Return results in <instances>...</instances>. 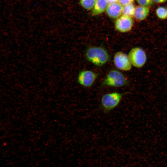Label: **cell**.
I'll use <instances>...</instances> for the list:
<instances>
[{
  "mask_svg": "<svg viewBox=\"0 0 167 167\" xmlns=\"http://www.w3.org/2000/svg\"><path fill=\"white\" fill-rule=\"evenodd\" d=\"M85 54L86 58L88 61L97 66L105 64L109 60L107 51L101 47H90L86 49Z\"/></svg>",
  "mask_w": 167,
  "mask_h": 167,
  "instance_id": "6da1fadb",
  "label": "cell"
},
{
  "mask_svg": "<svg viewBox=\"0 0 167 167\" xmlns=\"http://www.w3.org/2000/svg\"><path fill=\"white\" fill-rule=\"evenodd\" d=\"M125 94L113 92L103 94L101 99L100 109L105 113L110 112L118 105Z\"/></svg>",
  "mask_w": 167,
  "mask_h": 167,
  "instance_id": "7a4b0ae2",
  "label": "cell"
},
{
  "mask_svg": "<svg viewBox=\"0 0 167 167\" xmlns=\"http://www.w3.org/2000/svg\"><path fill=\"white\" fill-rule=\"evenodd\" d=\"M127 84V80L122 72L117 70H112L108 72L101 85L119 88Z\"/></svg>",
  "mask_w": 167,
  "mask_h": 167,
  "instance_id": "3957f363",
  "label": "cell"
},
{
  "mask_svg": "<svg viewBox=\"0 0 167 167\" xmlns=\"http://www.w3.org/2000/svg\"><path fill=\"white\" fill-rule=\"evenodd\" d=\"M128 55L132 65L135 67H141L146 62L147 59L146 53L140 48H133L130 50Z\"/></svg>",
  "mask_w": 167,
  "mask_h": 167,
  "instance_id": "277c9868",
  "label": "cell"
},
{
  "mask_svg": "<svg viewBox=\"0 0 167 167\" xmlns=\"http://www.w3.org/2000/svg\"><path fill=\"white\" fill-rule=\"evenodd\" d=\"M113 62L116 67L121 70L128 71L131 69L132 64L128 55L122 52L115 53L113 57Z\"/></svg>",
  "mask_w": 167,
  "mask_h": 167,
  "instance_id": "5b68a950",
  "label": "cell"
},
{
  "mask_svg": "<svg viewBox=\"0 0 167 167\" xmlns=\"http://www.w3.org/2000/svg\"><path fill=\"white\" fill-rule=\"evenodd\" d=\"M97 77L93 71L88 70L81 71L78 74V83L85 87H91L94 84Z\"/></svg>",
  "mask_w": 167,
  "mask_h": 167,
  "instance_id": "8992f818",
  "label": "cell"
},
{
  "mask_svg": "<svg viewBox=\"0 0 167 167\" xmlns=\"http://www.w3.org/2000/svg\"><path fill=\"white\" fill-rule=\"evenodd\" d=\"M133 24V20L131 17L123 15L116 20L115 27L117 31L124 33L130 31Z\"/></svg>",
  "mask_w": 167,
  "mask_h": 167,
  "instance_id": "52a82bcc",
  "label": "cell"
},
{
  "mask_svg": "<svg viewBox=\"0 0 167 167\" xmlns=\"http://www.w3.org/2000/svg\"><path fill=\"white\" fill-rule=\"evenodd\" d=\"M123 7L118 2L109 3L106 9V12L109 17L116 18L122 13Z\"/></svg>",
  "mask_w": 167,
  "mask_h": 167,
  "instance_id": "ba28073f",
  "label": "cell"
},
{
  "mask_svg": "<svg viewBox=\"0 0 167 167\" xmlns=\"http://www.w3.org/2000/svg\"><path fill=\"white\" fill-rule=\"evenodd\" d=\"M149 12L148 8L145 6H139L135 8L134 15L136 19L142 20L146 18Z\"/></svg>",
  "mask_w": 167,
  "mask_h": 167,
  "instance_id": "9c48e42d",
  "label": "cell"
},
{
  "mask_svg": "<svg viewBox=\"0 0 167 167\" xmlns=\"http://www.w3.org/2000/svg\"><path fill=\"white\" fill-rule=\"evenodd\" d=\"M108 3L107 0H96L92 12V15H96L104 12L106 10Z\"/></svg>",
  "mask_w": 167,
  "mask_h": 167,
  "instance_id": "30bf717a",
  "label": "cell"
},
{
  "mask_svg": "<svg viewBox=\"0 0 167 167\" xmlns=\"http://www.w3.org/2000/svg\"><path fill=\"white\" fill-rule=\"evenodd\" d=\"M135 8L132 3L127 4L123 6L122 13L124 15L131 17L134 15Z\"/></svg>",
  "mask_w": 167,
  "mask_h": 167,
  "instance_id": "8fae6325",
  "label": "cell"
},
{
  "mask_svg": "<svg viewBox=\"0 0 167 167\" xmlns=\"http://www.w3.org/2000/svg\"><path fill=\"white\" fill-rule=\"evenodd\" d=\"M96 0H80L81 5L85 9L90 10L94 7Z\"/></svg>",
  "mask_w": 167,
  "mask_h": 167,
  "instance_id": "7c38bea8",
  "label": "cell"
},
{
  "mask_svg": "<svg viewBox=\"0 0 167 167\" xmlns=\"http://www.w3.org/2000/svg\"><path fill=\"white\" fill-rule=\"evenodd\" d=\"M156 14L160 19H166L167 18V8L164 6H160L156 9Z\"/></svg>",
  "mask_w": 167,
  "mask_h": 167,
  "instance_id": "4fadbf2b",
  "label": "cell"
},
{
  "mask_svg": "<svg viewBox=\"0 0 167 167\" xmlns=\"http://www.w3.org/2000/svg\"><path fill=\"white\" fill-rule=\"evenodd\" d=\"M138 3L140 6H147L152 5L153 0H137Z\"/></svg>",
  "mask_w": 167,
  "mask_h": 167,
  "instance_id": "5bb4252c",
  "label": "cell"
},
{
  "mask_svg": "<svg viewBox=\"0 0 167 167\" xmlns=\"http://www.w3.org/2000/svg\"><path fill=\"white\" fill-rule=\"evenodd\" d=\"M134 0H118L117 1L122 6H124L127 4L132 3Z\"/></svg>",
  "mask_w": 167,
  "mask_h": 167,
  "instance_id": "9a60e30c",
  "label": "cell"
},
{
  "mask_svg": "<svg viewBox=\"0 0 167 167\" xmlns=\"http://www.w3.org/2000/svg\"><path fill=\"white\" fill-rule=\"evenodd\" d=\"M167 0H153L155 2L157 3H161L165 2Z\"/></svg>",
  "mask_w": 167,
  "mask_h": 167,
  "instance_id": "2e32d148",
  "label": "cell"
},
{
  "mask_svg": "<svg viewBox=\"0 0 167 167\" xmlns=\"http://www.w3.org/2000/svg\"><path fill=\"white\" fill-rule=\"evenodd\" d=\"M117 0H107L108 2L109 3L117 2Z\"/></svg>",
  "mask_w": 167,
  "mask_h": 167,
  "instance_id": "e0dca14e",
  "label": "cell"
}]
</instances>
